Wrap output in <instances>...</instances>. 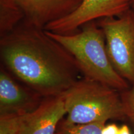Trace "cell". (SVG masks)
<instances>
[{
  "mask_svg": "<svg viewBox=\"0 0 134 134\" xmlns=\"http://www.w3.org/2000/svg\"><path fill=\"white\" fill-rule=\"evenodd\" d=\"M119 128L115 124H111L104 127L102 134H119Z\"/></svg>",
  "mask_w": 134,
  "mask_h": 134,
  "instance_id": "13",
  "label": "cell"
},
{
  "mask_svg": "<svg viewBox=\"0 0 134 134\" xmlns=\"http://www.w3.org/2000/svg\"><path fill=\"white\" fill-rule=\"evenodd\" d=\"M132 0H82L68 16L50 23L43 29L59 34H71L96 20L118 16L130 9Z\"/></svg>",
  "mask_w": 134,
  "mask_h": 134,
  "instance_id": "5",
  "label": "cell"
},
{
  "mask_svg": "<svg viewBox=\"0 0 134 134\" xmlns=\"http://www.w3.org/2000/svg\"><path fill=\"white\" fill-rule=\"evenodd\" d=\"M43 99L4 67L0 70V115L33 112Z\"/></svg>",
  "mask_w": 134,
  "mask_h": 134,
  "instance_id": "6",
  "label": "cell"
},
{
  "mask_svg": "<svg viewBox=\"0 0 134 134\" xmlns=\"http://www.w3.org/2000/svg\"><path fill=\"white\" fill-rule=\"evenodd\" d=\"M0 57L5 69L43 98L62 94L80 72L69 52L24 20L1 36Z\"/></svg>",
  "mask_w": 134,
  "mask_h": 134,
  "instance_id": "1",
  "label": "cell"
},
{
  "mask_svg": "<svg viewBox=\"0 0 134 134\" xmlns=\"http://www.w3.org/2000/svg\"><path fill=\"white\" fill-rule=\"evenodd\" d=\"M130 8L134 11V0H132L131 1V6H130Z\"/></svg>",
  "mask_w": 134,
  "mask_h": 134,
  "instance_id": "15",
  "label": "cell"
},
{
  "mask_svg": "<svg viewBox=\"0 0 134 134\" xmlns=\"http://www.w3.org/2000/svg\"><path fill=\"white\" fill-rule=\"evenodd\" d=\"M119 134H132L129 127L126 125H122L119 128Z\"/></svg>",
  "mask_w": 134,
  "mask_h": 134,
  "instance_id": "14",
  "label": "cell"
},
{
  "mask_svg": "<svg viewBox=\"0 0 134 134\" xmlns=\"http://www.w3.org/2000/svg\"><path fill=\"white\" fill-rule=\"evenodd\" d=\"M105 122H95L83 124H68L62 122L55 134H102Z\"/></svg>",
  "mask_w": 134,
  "mask_h": 134,
  "instance_id": "11",
  "label": "cell"
},
{
  "mask_svg": "<svg viewBox=\"0 0 134 134\" xmlns=\"http://www.w3.org/2000/svg\"><path fill=\"white\" fill-rule=\"evenodd\" d=\"M46 31L71 53L85 78L117 91H123L129 88L128 82L118 74L111 64L104 34L97 22H90L81 27V31L71 34Z\"/></svg>",
  "mask_w": 134,
  "mask_h": 134,
  "instance_id": "2",
  "label": "cell"
},
{
  "mask_svg": "<svg viewBox=\"0 0 134 134\" xmlns=\"http://www.w3.org/2000/svg\"><path fill=\"white\" fill-rule=\"evenodd\" d=\"M111 64L122 78L134 86V11L99 20Z\"/></svg>",
  "mask_w": 134,
  "mask_h": 134,
  "instance_id": "4",
  "label": "cell"
},
{
  "mask_svg": "<svg viewBox=\"0 0 134 134\" xmlns=\"http://www.w3.org/2000/svg\"><path fill=\"white\" fill-rule=\"evenodd\" d=\"M66 114L62 95L43 98L18 134H55L58 123Z\"/></svg>",
  "mask_w": 134,
  "mask_h": 134,
  "instance_id": "8",
  "label": "cell"
},
{
  "mask_svg": "<svg viewBox=\"0 0 134 134\" xmlns=\"http://www.w3.org/2000/svg\"><path fill=\"white\" fill-rule=\"evenodd\" d=\"M24 19L18 0H0V37L12 31Z\"/></svg>",
  "mask_w": 134,
  "mask_h": 134,
  "instance_id": "9",
  "label": "cell"
},
{
  "mask_svg": "<svg viewBox=\"0 0 134 134\" xmlns=\"http://www.w3.org/2000/svg\"><path fill=\"white\" fill-rule=\"evenodd\" d=\"M120 96L125 115L134 124V86H132V88L122 91Z\"/></svg>",
  "mask_w": 134,
  "mask_h": 134,
  "instance_id": "12",
  "label": "cell"
},
{
  "mask_svg": "<svg viewBox=\"0 0 134 134\" xmlns=\"http://www.w3.org/2000/svg\"><path fill=\"white\" fill-rule=\"evenodd\" d=\"M31 113L0 115V134H18Z\"/></svg>",
  "mask_w": 134,
  "mask_h": 134,
  "instance_id": "10",
  "label": "cell"
},
{
  "mask_svg": "<svg viewBox=\"0 0 134 134\" xmlns=\"http://www.w3.org/2000/svg\"><path fill=\"white\" fill-rule=\"evenodd\" d=\"M118 91L98 81L78 80L62 94L68 124H83L126 117Z\"/></svg>",
  "mask_w": 134,
  "mask_h": 134,
  "instance_id": "3",
  "label": "cell"
},
{
  "mask_svg": "<svg viewBox=\"0 0 134 134\" xmlns=\"http://www.w3.org/2000/svg\"><path fill=\"white\" fill-rule=\"evenodd\" d=\"M25 14L24 21L37 27L68 16L75 11L82 0H18Z\"/></svg>",
  "mask_w": 134,
  "mask_h": 134,
  "instance_id": "7",
  "label": "cell"
}]
</instances>
